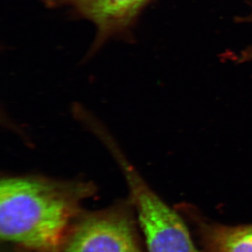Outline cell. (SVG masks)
Segmentation results:
<instances>
[{"instance_id":"5","label":"cell","mask_w":252,"mask_h":252,"mask_svg":"<svg viewBox=\"0 0 252 252\" xmlns=\"http://www.w3.org/2000/svg\"><path fill=\"white\" fill-rule=\"evenodd\" d=\"M183 209L195 228L202 252H252V224L224 225L209 221L189 206Z\"/></svg>"},{"instance_id":"3","label":"cell","mask_w":252,"mask_h":252,"mask_svg":"<svg viewBox=\"0 0 252 252\" xmlns=\"http://www.w3.org/2000/svg\"><path fill=\"white\" fill-rule=\"evenodd\" d=\"M63 252H143L131 210L119 205L82 213Z\"/></svg>"},{"instance_id":"6","label":"cell","mask_w":252,"mask_h":252,"mask_svg":"<svg viewBox=\"0 0 252 252\" xmlns=\"http://www.w3.org/2000/svg\"><path fill=\"white\" fill-rule=\"evenodd\" d=\"M240 22H252V12H251L250 14L248 15V17H243V18H241ZM240 60L242 62L243 61H248V60L251 59L252 58V47L251 48H248L247 50L243 51L241 53Z\"/></svg>"},{"instance_id":"1","label":"cell","mask_w":252,"mask_h":252,"mask_svg":"<svg viewBox=\"0 0 252 252\" xmlns=\"http://www.w3.org/2000/svg\"><path fill=\"white\" fill-rule=\"evenodd\" d=\"M92 184L36 176H13L0 183L2 241L34 252H63Z\"/></svg>"},{"instance_id":"2","label":"cell","mask_w":252,"mask_h":252,"mask_svg":"<svg viewBox=\"0 0 252 252\" xmlns=\"http://www.w3.org/2000/svg\"><path fill=\"white\" fill-rule=\"evenodd\" d=\"M93 129L126 178L149 252H199L181 216L149 187L109 134L97 126Z\"/></svg>"},{"instance_id":"4","label":"cell","mask_w":252,"mask_h":252,"mask_svg":"<svg viewBox=\"0 0 252 252\" xmlns=\"http://www.w3.org/2000/svg\"><path fill=\"white\" fill-rule=\"evenodd\" d=\"M52 8H65L77 17L88 20L96 29V43L131 30L150 0H43Z\"/></svg>"}]
</instances>
